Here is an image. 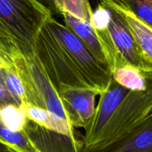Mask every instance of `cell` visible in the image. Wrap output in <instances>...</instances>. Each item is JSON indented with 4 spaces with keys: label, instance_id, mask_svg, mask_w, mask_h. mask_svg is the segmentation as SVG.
Segmentation results:
<instances>
[{
    "label": "cell",
    "instance_id": "cell-1",
    "mask_svg": "<svg viewBox=\"0 0 152 152\" xmlns=\"http://www.w3.org/2000/svg\"><path fill=\"white\" fill-rule=\"evenodd\" d=\"M35 55L57 92L88 89L101 95L109 88L113 74L75 33L51 17L35 43Z\"/></svg>",
    "mask_w": 152,
    "mask_h": 152
},
{
    "label": "cell",
    "instance_id": "cell-2",
    "mask_svg": "<svg viewBox=\"0 0 152 152\" xmlns=\"http://www.w3.org/2000/svg\"><path fill=\"white\" fill-rule=\"evenodd\" d=\"M13 65L24 86L26 105L46 110L69 122L58 93L48 78L36 55L33 58L18 57L13 61Z\"/></svg>",
    "mask_w": 152,
    "mask_h": 152
},
{
    "label": "cell",
    "instance_id": "cell-3",
    "mask_svg": "<svg viewBox=\"0 0 152 152\" xmlns=\"http://www.w3.org/2000/svg\"><path fill=\"white\" fill-rule=\"evenodd\" d=\"M152 109V86L143 91L130 90L99 133L91 147H101L129 133Z\"/></svg>",
    "mask_w": 152,
    "mask_h": 152
},
{
    "label": "cell",
    "instance_id": "cell-4",
    "mask_svg": "<svg viewBox=\"0 0 152 152\" xmlns=\"http://www.w3.org/2000/svg\"><path fill=\"white\" fill-rule=\"evenodd\" d=\"M99 3L107 7L110 11L109 30L119 56L120 67L131 65L142 71L152 72V64L143 55L119 12L105 2Z\"/></svg>",
    "mask_w": 152,
    "mask_h": 152
},
{
    "label": "cell",
    "instance_id": "cell-5",
    "mask_svg": "<svg viewBox=\"0 0 152 152\" xmlns=\"http://www.w3.org/2000/svg\"><path fill=\"white\" fill-rule=\"evenodd\" d=\"M58 95L70 125L73 128H87L96 109L97 92L88 89L63 88Z\"/></svg>",
    "mask_w": 152,
    "mask_h": 152
},
{
    "label": "cell",
    "instance_id": "cell-6",
    "mask_svg": "<svg viewBox=\"0 0 152 152\" xmlns=\"http://www.w3.org/2000/svg\"><path fill=\"white\" fill-rule=\"evenodd\" d=\"M129 91L113 79L109 88L100 95L93 119L90 125L84 129L85 135L83 137L84 148H90L94 144L100 131Z\"/></svg>",
    "mask_w": 152,
    "mask_h": 152
},
{
    "label": "cell",
    "instance_id": "cell-7",
    "mask_svg": "<svg viewBox=\"0 0 152 152\" xmlns=\"http://www.w3.org/2000/svg\"><path fill=\"white\" fill-rule=\"evenodd\" d=\"M82 152H152V109L123 137L101 147H84Z\"/></svg>",
    "mask_w": 152,
    "mask_h": 152
},
{
    "label": "cell",
    "instance_id": "cell-8",
    "mask_svg": "<svg viewBox=\"0 0 152 152\" xmlns=\"http://www.w3.org/2000/svg\"><path fill=\"white\" fill-rule=\"evenodd\" d=\"M39 152H82L83 140L47 129L28 119L23 130Z\"/></svg>",
    "mask_w": 152,
    "mask_h": 152
},
{
    "label": "cell",
    "instance_id": "cell-9",
    "mask_svg": "<svg viewBox=\"0 0 152 152\" xmlns=\"http://www.w3.org/2000/svg\"><path fill=\"white\" fill-rule=\"evenodd\" d=\"M116 9L122 17L124 23L132 34L143 55L152 64V27L140 20L128 7L113 2V0H102Z\"/></svg>",
    "mask_w": 152,
    "mask_h": 152
},
{
    "label": "cell",
    "instance_id": "cell-10",
    "mask_svg": "<svg viewBox=\"0 0 152 152\" xmlns=\"http://www.w3.org/2000/svg\"><path fill=\"white\" fill-rule=\"evenodd\" d=\"M62 16L65 26L82 40L98 60L109 67L102 45L90 23L75 18L67 13H63Z\"/></svg>",
    "mask_w": 152,
    "mask_h": 152
},
{
    "label": "cell",
    "instance_id": "cell-11",
    "mask_svg": "<svg viewBox=\"0 0 152 152\" xmlns=\"http://www.w3.org/2000/svg\"><path fill=\"white\" fill-rule=\"evenodd\" d=\"M28 119L47 129L78 140L77 132L67 121L54 116L47 110L32 105H26Z\"/></svg>",
    "mask_w": 152,
    "mask_h": 152
},
{
    "label": "cell",
    "instance_id": "cell-12",
    "mask_svg": "<svg viewBox=\"0 0 152 152\" xmlns=\"http://www.w3.org/2000/svg\"><path fill=\"white\" fill-rule=\"evenodd\" d=\"M0 145L7 152H39L24 131H14L0 120Z\"/></svg>",
    "mask_w": 152,
    "mask_h": 152
},
{
    "label": "cell",
    "instance_id": "cell-13",
    "mask_svg": "<svg viewBox=\"0 0 152 152\" xmlns=\"http://www.w3.org/2000/svg\"><path fill=\"white\" fill-rule=\"evenodd\" d=\"M0 120L4 125L14 131H23L27 122L26 106L8 104L0 107Z\"/></svg>",
    "mask_w": 152,
    "mask_h": 152
},
{
    "label": "cell",
    "instance_id": "cell-14",
    "mask_svg": "<svg viewBox=\"0 0 152 152\" xmlns=\"http://www.w3.org/2000/svg\"><path fill=\"white\" fill-rule=\"evenodd\" d=\"M55 2L61 15L67 13L75 18L90 23L93 10L89 0H55Z\"/></svg>",
    "mask_w": 152,
    "mask_h": 152
},
{
    "label": "cell",
    "instance_id": "cell-15",
    "mask_svg": "<svg viewBox=\"0 0 152 152\" xmlns=\"http://www.w3.org/2000/svg\"><path fill=\"white\" fill-rule=\"evenodd\" d=\"M2 76L7 89L19 106L27 104L26 91L21 80L14 69H2Z\"/></svg>",
    "mask_w": 152,
    "mask_h": 152
},
{
    "label": "cell",
    "instance_id": "cell-16",
    "mask_svg": "<svg viewBox=\"0 0 152 152\" xmlns=\"http://www.w3.org/2000/svg\"><path fill=\"white\" fill-rule=\"evenodd\" d=\"M129 8L152 27V0H130Z\"/></svg>",
    "mask_w": 152,
    "mask_h": 152
},
{
    "label": "cell",
    "instance_id": "cell-17",
    "mask_svg": "<svg viewBox=\"0 0 152 152\" xmlns=\"http://www.w3.org/2000/svg\"><path fill=\"white\" fill-rule=\"evenodd\" d=\"M110 21V11L109 8L102 4L99 3L93 11L90 24L94 31H102L108 28Z\"/></svg>",
    "mask_w": 152,
    "mask_h": 152
},
{
    "label": "cell",
    "instance_id": "cell-18",
    "mask_svg": "<svg viewBox=\"0 0 152 152\" xmlns=\"http://www.w3.org/2000/svg\"><path fill=\"white\" fill-rule=\"evenodd\" d=\"M2 69H0V107L8 104L17 105L7 89L3 76H2Z\"/></svg>",
    "mask_w": 152,
    "mask_h": 152
},
{
    "label": "cell",
    "instance_id": "cell-19",
    "mask_svg": "<svg viewBox=\"0 0 152 152\" xmlns=\"http://www.w3.org/2000/svg\"><path fill=\"white\" fill-rule=\"evenodd\" d=\"M37 1H38L40 3L44 5L45 7H46L48 9L50 10L52 14H53V15L60 14L58 9H57L56 5H55V0H37Z\"/></svg>",
    "mask_w": 152,
    "mask_h": 152
},
{
    "label": "cell",
    "instance_id": "cell-20",
    "mask_svg": "<svg viewBox=\"0 0 152 152\" xmlns=\"http://www.w3.org/2000/svg\"><path fill=\"white\" fill-rule=\"evenodd\" d=\"M0 69H14V65L12 62L1 52H0Z\"/></svg>",
    "mask_w": 152,
    "mask_h": 152
},
{
    "label": "cell",
    "instance_id": "cell-21",
    "mask_svg": "<svg viewBox=\"0 0 152 152\" xmlns=\"http://www.w3.org/2000/svg\"><path fill=\"white\" fill-rule=\"evenodd\" d=\"M102 0H99V2H102ZM113 2H117V3H120L122 4V5H125V6L128 7L129 8V2H130V0H113Z\"/></svg>",
    "mask_w": 152,
    "mask_h": 152
},
{
    "label": "cell",
    "instance_id": "cell-22",
    "mask_svg": "<svg viewBox=\"0 0 152 152\" xmlns=\"http://www.w3.org/2000/svg\"><path fill=\"white\" fill-rule=\"evenodd\" d=\"M0 152H7L6 150L5 149V148L2 145H0Z\"/></svg>",
    "mask_w": 152,
    "mask_h": 152
},
{
    "label": "cell",
    "instance_id": "cell-23",
    "mask_svg": "<svg viewBox=\"0 0 152 152\" xmlns=\"http://www.w3.org/2000/svg\"><path fill=\"white\" fill-rule=\"evenodd\" d=\"M97 1H98V2H99V0H97Z\"/></svg>",
    "mask_w": 152,
    "mask_h": 152
}]
</instances>
